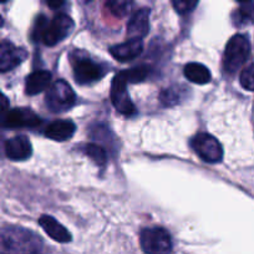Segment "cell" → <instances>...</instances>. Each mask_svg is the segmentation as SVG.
Returning a JSON list of instances; mask_svg holds the SVG:
<instances>
[{"label": "cell", "mask_w": 254, "mask_h": 254, "mask_svg": "<svg viewBox=\"0 0 254 254\" xmlns=\"http://www.w3.org/2000/svg\"><path fill=\"white\" fill-rule=\"evenodd\" d=\"M0 254H45L43 239L21 227L0 229Z\"/></svg>", "instance_id": "6da1fadb"}, {"label": "cell", "mask_w": 254, "mask_h": 254, "mask_svg": "<svg viewBox=\"0 0 254 254\" xmlns=\"http://www.w3.org/2000/svg\"><path fill=\"white\" fill-rule=\"evenodd\" d=\"M249 54H251V43L247 36L237 34L231 38L224 50L223 66L226 71L231 74L238 71L247 61Z\"/></svg>", "instance_id": "7a4b0ae2"}, {"label": "cell", "mask_w": 254, "mask_h": 254, "mask_svg": "<svg viewBox=\"0 0 254 254\" xmlns=\"http://www.w3.org/2000/svg\"><path fill=\"white\" fill-rule=\"evenodd\" d=\"M140 244L146 254H170L172 252L170 233L161 227L143 229L140 234Z\"/></svg>", "instance_id": "3957f363"}, {"label": "cell", "mask_w": 254, "mask_h": 254, "mask_svg": "<svg viewBox=\"0 0 254 254\" xmlns=\"http://www.w3.org/2000/svg\"><path fill=\"white\" fill-rule=\"evenodd\" d=\"M76 101L74 90L64 80H58L48 89L46 104L55 114H61L71 109Z\"/></svg>", "instance_id": "277c9868"}, {"label": "cell", "mask_w": 254, "mask_h": 254, "mask_svg": "<svg viewBox=\"0 0 254 254\" xmlns=\"http://www.w3.org/2000/svg\"><path fill=\"white\" fill-rule=\"evenodd\" d=\"M194 152L208 163L221 162L223 158V148L219 141L209 133H198L190 141Z\"/></svg>", "instance_id": "5b68a950"}, {"label": "cell", "mask_w": 254, "mask_h": 254, "mask_svg": "<svg viewBox=\"0 0 254 254\" xmlns=\"http://www.w3.org/2000/svg\"><path fill=\"white\" fill-rule=\"evenodd\" d=\"M74 26V20L70 16L65 14H59L53 20L49 21L41 41L48 46L56 45L71 34Z\"/></svg>", "instance_id": "8992f818"}, {"label": "cell", "mask_w": 254, "mask_h": 254, "mask_svg": "<svg viewBox=\"0 0 254 254\" xmlns=\"http://www.w3.org/2000/svg\"><path fill=\"white\" fill-rule=\"evenodd\" d=\"M111 102L115 109L125 116H132L133 114H136V107L127 91V82L120 72L112 80Z\"/></svg>", "instance_id": "52a82bcc"}, {"label": "cell", "mask_w": 254, "mask_h": 254, "mask_svg": "<svg viewBox=\"0 0 254 254\" xmlns=\"http://www.w3.org/2000/svg\"><path fill=\"white\" fill-rule=\"evenodd\" d=\"M40 124V117L29 109L9 110L5 115L0 117V126L4 128H34Z\"/></svg>", "instance_id": "ba28073f"}, {"label": "cell", "mask_w": 254, "mask_h": 254, "mask_svg": "<svg viewBox=\"0 0 254 254\" xmlns=\"http://www.w3.org/2000/svg\"><path fill=\"white\" fill-rule=\"evenodd\" d=\"M106 70L91 59H79L74 65V75L80 85H89L102 79Z\"/></svg>", "instance_id": "9c48e42d"}, {"label": "cell", "mask_w": 254, "mask_h": 254, "mask_svg": "<svg viewBox=\"0 0 254 254\" xmlns=\"http://www.w3.org/2000/svg\"><path fill=\"white\" fill-rule=\"evenodd\" d=\"M28 53L25 49L18 48L10 41L0 44V72H6L19 66L26 59Z\"/></svg>", "instance_id": "30bf717a"}, {"label": "cell", "mask_w": 254, "mask_h": 254, "mask_svg": "<svg viewBox=\"0 0 254 254\" xmlns=\"http://www.w3.org/2000/svg\"><path fill=\"white\" fill-rule=\"evenodd\" d=\"M150 9L142 8L136 11L127 25L128 40H142L150 30Z\"/></svg>", "instance_id": "8fae6325"}, {"label": "cell", "mask_w": 254, "mask_h": 254, "mask_svg": "<svg viewBox=\"0 0 254 254\" xmlns=\"http://www.w3.org/2000/svg\"><path fill=\"white\" fill-rule=\"evenodd\" d=\"M5 155L13 161H25L33 153L31 142L26 136L19 135L10 138L5 143Z\"/></svg>", "instance_id": "7c38bea8"}, {"label": "cell", "mask_w": 254, "mask_h": 254, "mask_svg": "<svg viewBox=\"0 0 254 254\" xmlns=\"http://www.w3.org/2000/svg\"><path fill=\"white\" fill-rule=\"evenodd\" d=\"M143 51L142 40H127L126 43L114 45L110 49V54L116 60L126 63L140 56Z\"/></svg>", "instance_id": "4fadbf2b"}, {"label": "cell", "mask_w": 254, "mask_h": 254, "mask_svg": "<svg viewBox=\"0 0 254 254\" xmlns=\"http://www.w3.org/2000/svg\"><path fill=\"white\" fill-rule=\"evenodd\" d=\"M39 224L50 238L59 243H69L71 241L70 232L51 216H46V214L41 216L39 219Z\"/></svg>", "instance_id": "5bb4252c"}, {"label": "cell", "mask_w": 254, "mask_h": 254, "mask_svg": "<svg viewBox=\"0 0 254 254\" xmlns=\"http://www.w3.org/2000/svg\"><path fill=\"white\" fill-rule=\"evenodd\" d=\"M75 131H76V126L72 121H70V120H58V121L51 122L46 127L45 136L50 140L63 142V141L71 138L74 136Z\"/></svg>", "instance_id": "9a60e30c"}, {"label": "cell", "mask_w": 254, "mask_h": 254, "mask_svg": "<svg viewBox=\"0 0 254 254\" xmlns=\"http://www.w3.org/2000/svg\"><path fill=\"white\" fill-rule=\"evenodd\" d=\"M51 82V72L46 70H39L33 72L28 76L25 84V90L28 95H38L43 92L44 90L50 87Z\"/></svg>", "instance_id": "2e32d148"}, {"label": "cell", "mask_w": 254, "mask_h": 254, "mask_svg": "<svg viewBox=\"0 0 254 254\" xmlns=\"http://www.w3.org/2000/svg\"><path fill=\"white\" fill-rule=\"evenodd\" d=\"M183 74L190 82L197 85H206L212 79L211 71L208 70V67L198 63L187 64L185 66V70H183Z\"/></svg>", "instance_id": "e0dca14e"}, {"label": "cell", "mask_w": 254, "mask_h": 254, "mask_svg": "<svg viewBox=\"0 0 254 254\" xmlns=\"http://www.w3.org/2000/svg\"><path fill=\"white\" fill-rule=\"evenodd\" d=\"M106 6L112 15L125 18L132 10L133 0H106Z\"/></svg>", "instance_id": "ac0fdd59"}, {"label": "cell", "mask_w": 254, "mask_h": 254, "mask_svg": "<svg viewBox=\"0 0 254 254\" xmlns=\"http://www.w3.org/2000/svg\"><path fill=\"white\" fill-rule=\"evenodd\" d=\"M148 72H150L148 66L141 65V66L132 67L130 70H125L120 74H121V76L124 77L127 84H137V82H142L147 79Z\"/></svg>", "instance_id": "d6986e66"}, {"label": "cell", "mask_w": 254, "mask_h": 254, "mask_svg": "<svg viewBox=\"0 0 254 254\" xmlns=\"http://www.w3.org/2000/svg\"><path fill=\"white\" fill-rule=\"evenodd\" d=\"M82 151L86 156H89L97 166H105L107 162V153L101 146L96 143H87L82 147Z\"/></svg>", "instance_id": "ffe728a7"}, {"label": "cell", "mask_w": 254, "mask_h": 254, "mask_svg": "<svg viewBox=\"0 0 254 254\" xmlns=\"http://www.w3.org/2000/svg\"><path fill=\"white\" fill-rule=\"evenodd\" d=\"M234 23L236 25H243V24L254 23V5L247 4L242 6L238 11L234 14Z\"/></svg>", "instance_id": "44dd1931"}, {"label": "cell", "mask_w": 254, "mask_h": 254, "mask_svg": "<svg viewBox=\"0 0 254 254\" xmlns=\"http://www.w3.org/2000/svg\"><path fill=\"white\" fill-rule=\"evenodd\" d=\"M239 81H241V85L244 89L249 90V91H254V64L247 66L242 71Z\"/></svg>", "instance_id": "7402d4cb"}, {"label": "cell", "mask_w": 254, "mask_h": 254, "mask_svg": "<svg viewBox=\"0 0 254 254\" xmlns=\"http://www.w3.org/2000/svg\"><path fill=\"white\" fill-rule=\"evenodd\" d=\"M199 0H172L175 10L180 14H187L193 10Z\"/></svg>", "instance_id": "603a6c76"}, {"label": "cell", "mask_w": 254, "mask_h": 254, "mask_svg": "<svg viewBox=\"0 0 254 254\" xmlns=\"http://www.w3.org/2000/svg\"><path fill=\"white\" fill-rule=\"evenodd\" d=\"M49 21L48 19L44 15H40L38 19H36L35 24H34L33 33H31V38H33L34 41H39L43 39L44 33H45V29L48 26Z\"/></svg>", "instance_id": "cb8c5ba5"}, {"label": "cell", "mask_w": 254, "mask_h": 254, "mask_svg": "<svg viewBox=\"0 0 254 254\" xmlns=\"http://www.w3.org/2000/svg\"><path fill=\"white\" fill-rule=\"evenodd\" d=\"M178 97L180 94L176 89H166L161 92V102H162L165 106H173L178 102Z\"/></svg>", "instance_id": "d4e9b609"}, {"label": "cell", "mask_w": 254, "mask_h": 254, "mask_svg": "<svg viewBox=\"0 0 254 254\" xmlns=\"http://www.w3.org/2000/svg\"><path fill=\"white\" fill-rule=\"evenodd\" d=\"M9 111V100L3 92L0 91V117Z\"/></svg>", "instance_id": "484cf974"}, {"label": "cell", "mask_w": 254, "mask_h": 254, "mask_svg": "<svg viewBox=\"0 0 254 254\" xmlns=\"http://www.w3.org/2000/svg\"><path fill=\"white\" fill-rule=\"evenodd\" d=\"M46 3L50 9H59L64 5L65 0H46Z\"/></svg>", "instance_id": "4316f807"}, {"label": "cell", "mask_w": 254, "mask_h": 254, "mask_svg": "<svg viewBox=\"0 0 254 254\" xmlns=\"http://www.w3.org/2000/svg\"><path fill=\"white\" fill-rule=\"evenodd\" d=\"M3 24H4V20H3V16L0 15V28H1V26H3Z\"/></svg>", "instance_id": "83f0119b"}, {"label": "cell", "mask_w": 254, "mask_h": 254, "mask_svg": "<svg viewBox=\"0 0 254 254\" xmlns=\"http://www.w3.org/2000/svg\"><path fill=\"white\" fill-rule=\"evenodd\" d=\"M238 1H241V3H249L252 0H238Z\"/></svg>", "instance_id": "f1b7e54d"}, {"label": "cell", "mask_w": 254, "mask_h": 254, "mask_svg": "<svg viewBox=\"0 0 254 254\" xmlns=\"http://www.w3.org/2000/svg\"><path fill=\"white\" fill-rule=\"evenodd\" d=\"M4 1H6V0H0V3H4Z\"/></svg>", "instance_id": "f546056e"}, {"label": "cell", "mask_w": 254, "mask_h": 254, "mask_svg": "<svg viewBox=\"0 0 254 254\" xmlns=\"http://www.w3.org/2000/svg\"><path fill=\"white\" fill-rule=\"evenodd\" d=\"M86 1H91V0H86Z\"/></svg>", "instance_id": "4dcf8cb0"}]
</instances>
